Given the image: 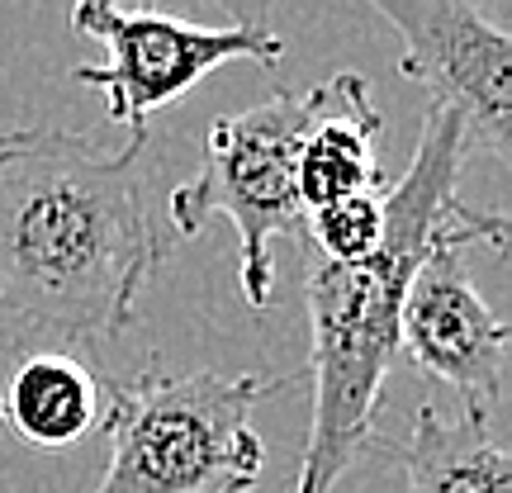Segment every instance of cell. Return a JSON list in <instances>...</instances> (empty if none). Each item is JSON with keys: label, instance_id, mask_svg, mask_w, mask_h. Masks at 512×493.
Segmentation results:
<instances>
[{"label": "cell", "instance_id": "cell-2", "mask_svg": "<svg viewBox=\"0 0 512 493\" xmlns=\"http://www.w3.org/2000/svg\"><path fill=\"white\" fill-rule=\"evenodd\" d=\"M470 133L451 110L427 105L413 162L384 190V238L366 261H323L309 252V384L313 422L294 493H332L375 441V403L399 361V323L408 285L446 242H508V219L460 200Z\"/></svg>", "mask_w": 512, "mask_h": 493}, {"label": "cell", "instance_id": "cell-3", "mask_svg": "<svg viewBox=\"0 0 512 493\" xmlns=\"http://www.w3.org/2000/svg\"><path fill=\"white\" fill-rule=\"evenodd\" d=\"M275 389L266 375H157L114 384L100 408L110 465L95 493H247L266 451L252 408Z\"/></svg>", "mask_w": 512, "mask_h": 493}, {"label": "cell", "instance_id": "cell-8", "mask_svg": "<svg viewBox=\"0 0 512 493\" xmlns=\"http://www.w3.org/2000/svg\"><path fill=\"white\" fill-rule=\"evenodd\" d=\"M380 110L370 81L361 72H337L318 86V119L299 147V204L304 219L351 195H380L384 176L375 162L380 143Z\"/></svg>", "mask_w": 512, "mask_h": 493}, {"label": "cell", "instance_id": "cell-6", "mask_svg": "<svg viewBox=\"0 0 512 493\" xmlns=\"http://www.w3.org/2000/svg\"><path fill=\"white\" fill-rule=\"evenodd\" d=\"M403 38L399 72L465 124L470 143L508 157L512 138V38L465 0H375Z\"/></svg>", "mask_w": 512, "mask_h": 493}, {"label": "cell", "instance_id": "cell-7", "mask_svg": "<svg viewBox=\"0 0 512 493\" xmlns=\"http://www.w3.org/2000/svg\"><path fill=\"white\" fill-rule=\"evenodd\" d=\"M470 242H446L427 256L408 285L399 323V351L446 389L460 394V413L503 422L508 384V323L470 285L460 252Z\"/></svg>", "mask_w": 512, "mask_h": 493}, {"label": "cell", "instance_id": "cell-5", "mask_svg": "<svg viewBox=\"0 0 512 493\" xmlns=\"http://www.w3.org/2000/svg\"><path fill=\"white\" fill-rule=\"evenodd\" d=\"M76 34L105 43L100 67H72L76 86L105 91V119L143 133L147 119L181 100L190 86L223 62H256L275 72L285 57V38L266 19H233L223 29L190 24L162 10H119L110 0H86L72 10Z\"/></svg>", "mask_w": 512, "mask_h": 493}, {"label": "cell", "instance_id": "cell-11", "mask_svg": "<svg viewBox=\"0 0 512 493\" xmlns=\"http://www.w3.org/2000/svg\"><path fill=\"white\" fill-rule=\"evenodd\" d=\"M384 190L380 195H351V200H337L328 209L309 214L304 219L309 252L323 256V261H342V266L347 261H366L384 238Z\"/></svg>", "mask_w": 512, "mask_h": 493}, {"label": "cell", "instance_id": "cell-1", "mask_svg": "<svg viewBox=\"0 0 512 493\" xmlns=\"http://www.w3.org/2000/svg\"><path fill=\"white\" fill-rule=\"evenodd\" d=\"M147 128L124 147L29 124L0 133V323L95 347L133 323L166 238L147 209Z\"/></svg>", "mask_w": 512, "mask_h": 493}, {"label": "cell", "instance_id": "cell-10", "mask_svg": "<svg viewBox=\"0 0 512 493\" xmlns=\"http://www.w3.org/2000/svg\"><path fill=\"white\" fill-rule=\"evenodd\" d=\"M0 427L38 451H57L100 427V384L67 351H34L0 394Z\"/></svg>", "mask_w": 512, "mask_h": 493}, {"label": "cell", "instance_id": "cell-4", "mask_svg": "<svg viewBox=\"0 0 512 493\" xmlns=\"http://www.w3.org/2000/svg\"><path fill=\"white\" fill-rule=\"evenodd\" d=\"M318 119L313 91H280L242 114H223L204 133L200 171L166 200V219L181 238H195L209 219L238 228V275L252 309L271 304L275 238L304 233L299 204V147Z\"/></svg>", "mask_w": 512, "mask_h": 493}, {"label": "cell", "instance_id": "cell-9", "mask_svg": "<svg viewBox=\"0 0 512 493\" xmlns=\"http://www.w3.org/2000/svg\"><path fill=\"white\" fill-rule=\"evenodd\" d=\"M370 456H389L408 479V493H512L503 422L475 413H441L422 403L413 432L389 441L375 432Z\"/></svg>", "mask_w": 512, "mask_h": 493}]
</instances>
